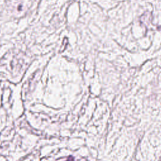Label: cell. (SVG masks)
Listing matches in <instances>:
<instances>
[{
    "label": "cell",
    "instance_id": "obj_1",
    "mask_svg": "<svg viewBox=\"0 0 161 161\" xmlns=\"http://www.w3.org/2000/svg\"><path fill=\"white\" fill-rule=\"evenodd\" d=\"M31 0H9V9L16 16H21L26 13L30 7Z\"/></svg>",
    "mask_w": 161,
    "mask_h": 161
}]
</instances>
